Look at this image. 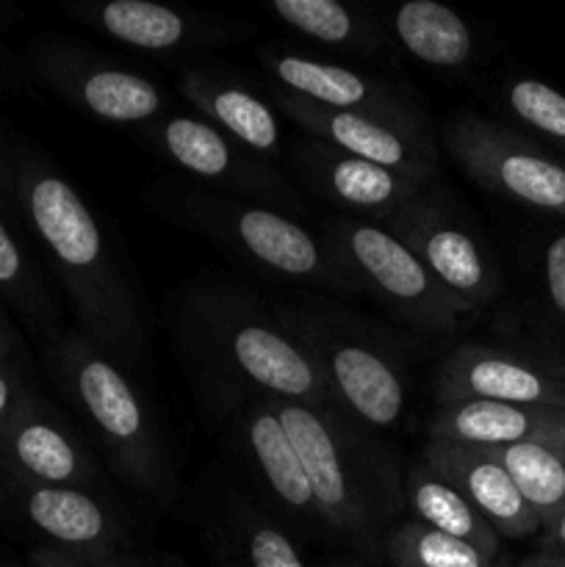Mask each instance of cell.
<instances>
[{
	"mask_svg": "<svg viewBox=\"0 0 565 567\" xmlns=\"http://www.w3.org/2000/svg\"><path fill=\"white\" fill-rule=\"evenodd\" d=\"M14 169L20 221L59 277L78 330L122 369L138 365L147 352L142 305L103 221L64 172L31 144L14 147Z\"/></svg>",
	"mask_w": 565,
	"mask_h": 567,
	"instance_id": "6da1fadb",
	"label": "cell"
},
{
	"mask_svg": "<svg viewBox=\"0 0 565 567\" xmlns=\"http://www.w3.org/2000/svg\"><path fill=\"white\" fill-rule=\"evenodd\" d=\"M175 332L183 360L214 410L230 415L249 396L336 408L277 310L244 288L219 282L188 291Z\"/></svg>",
	"mask_w": 565,
	"mask_h": 567,
	"instance_id": "7a4b0ae2",
	"label": "cell"
},
{
	"mask_svg": "<svg viewBox=\"0 0 565 567\" xmlns=\"http://www.w3.org/2000/svg\"><path fill=\"white\" fill-rule=\"evenodd\" d=\"M269 404L297 446L327 537L352 559L380 565L382 540L404 513L402 471L391 449L336 408L286 399Z\"/></svg>",
	"mask_w": 565,
	"mask_h": 567,
	"instance_id": "3957f363",
	"label": "cell"
},
{
	"mask_svg": "<svg viewBox=\"0 0 565 567\" xmlns=\"http://www.w3.org/2000/svg\"><path fill=\"white\" fill-rule=\"evenodd\" d=\"M44 365L111 471L158 507H172L181 491L172 452L127 371L81 330H61L44 341Z\"/></svg>",
	"mask_w": 565,
	"mask_h": 567,
	"instance_id": "277c9868",
	"label": "cell"
},
{
	"mask_svg": "<svg viewBox=\"0 0 565 567\" xmlns=\"http://www.w3.org/2000/svg\"><path fill=\"white\" fill-rule=\"evenodd\" d=\"M277 316L347 419L369 432L399 424L408 391L404 358L391 336L325 299L282 305Z\"/></svg>",
	"mask_w": 565,
	"mask_h": 567,
	"instance_id": "5b68a950",
	"label": "cell"
},
{
	"mask_svg": "<svg viewBox=\"0 0 565 567\" xmlns=\"http://www.w3.org/2000/svg\"><path fill=\"white\" fill-rule=\"evenodd\" d=\"M175 214L194 230L282 280L325 288L330 293H363L325 238L282 210L214 192H181Z\"/></svg>",
	"mask_w": 565,
	"mask_h": 567,
	"instance_id": "8992f818",
	"label": "cell"
},
{
	"mask_svg": "<svg viewBox=\"0 0 565 567\" xmlns=\"http://www.w3.org/2000/svg\"><path fill=\"white\" fill-rule=\"evenodd\" d=\"M321 238L358 280L360 291L386 305L415 336L449 338L474 313L377 219L332 216L321 227Z\"/></svg>",
	"mask_w": 565,
	"mask_h": 567,
	"instance_id": "52a82bcc",
	"label": "cell"
},
{
	"mask_svg": "<svg viewBox=\"0 0 565 567\" xmlns=\"http://www.w3.org/2000/svg\"><path fill=\"white\" fill-rule=\"evenodd\" d=\"M443 144L485 192L565 219V161L524 131L463 111L443 127Z\"/></svg>",
	"mask_w": 565,
	"mask_h": 567,
	"instance_id": "ba28073f",
	"label": "cell"
},
{
	"mask_svg": "<svg viewBox=\"0 0 565 567\" xmlns=\"http://www.w3.org/2000/svg\"><path fill=\"white\" fill-rule=\"evenodd\" d=\"M25 72L92 120L150 125L166 114L164 89L64 37H37L22 53Z\"/></svg>",
	"mask_w": 565,
	"mask_h": 567,
	"instance_id": "9c48e42d",
	"label": "cell"
},
{
	"mask_svg": "<svg viewBox=\"0 0 565 567\" xmlns=\"http://www.w3.org/2000/svg\"><path fill=\"white\" fill-rule=\"evenodd\" d=\"M138 136L164 161L199 183H208L225 197L269 205L282 214H305L297 192L271 161L249 153L238 142L197 114H172L150 122Z\"/></svg>",
	"mask_w": 565,
	"mask_h": 567,
	"instance_id": "30bf717a",
	"label": "cell"
},
{
	"mask_svg": "<svg viewBox=\"0 0 565 567\" xmlns=\"http://www.w3.org/2000/svg\"><path fill=\"white\" fill-rule=\"evenodd\" d=\"M377 221L413 249L432 277L471 310L485 308L502 293V269L491 247L460 219L438 186Z\"/></svg>",
	"mask_w": 565,
	"mask_h": 567,
	"instance_id": "8fae6325",
	"label": "cell"
},
{
	"mask_svg": "<svg viewBox=\"0 0 565 567\" xmlns=\"http://www.w3.org/2000/svg\"><path fill=\"white\" fill-rule=\"evenodd\" d=\"M6 520H17L50 548L81 557H120L131 554L133 532L122 507L92 487L39 485L0 471Z\"/></svg>",
	"mask_w": 565,
	"mask_h": 567,
	"instance_id": "7c38bea8",
	"label": "cell"
},
{
	"mask_svg": "<svg viewBox=\"0 0 565 567\" xmlns=\"http://www.w3.org/2000/svg\"><path fill=\"white\" fill-rule=\"evenodd\" d=\"M435 402L438 408L499 402L565 410V371L530 352L463 343L438 365Z\"/></svg>",
	"mask_w": 565,
	"mask_h": 567,
	"instance_id": "4fadbf2b",
	"label": "cell"
},
{
	"mask_svg": "<svg viewBox=\"0 0 565 567\" xmlns=\"http://www.w3.org/2000/svg\"><path fill=\"white\" fill-rule=\"evenodd\" d=\"M75 20L131 50L158 55L225 48L253 33L244 20L210 11L177 9L153 0H78L66 6Z\"/></svg>",
	"mask_w": 565,
	"mask_h": 567,
	"instance_id": "5bb4252c",
	"label": "cell"
},
{
	"mask_svg": "<svg viewBox=\"0 0 565 567\" xmlns=\"http://www.w3.org/2000/svg\"><path fill=\"white\" fill-rule=\"evenodd\" d=\"M271 105L308 138L404 177L438 186V150L432 133H413L363 114L321 109L302 97L271 89Z\"/></svg>",
	"mask_w": 565,
	"mask_h": 567,
	"instance_id": "9a60e30c",
	"label": "cell"
},
{
	"mask_svg": "<svg viewBox=\"0 0 565 567\" xmlns=\"http://www.w3.org/2000/svg\"><path fill=\"white\" fill-rule=\"evenodd\" d=\"M230 443L288 526L327 537L302 460L269 399L249 396L230 410Z\"/></svg>",
	"mask_w": 565,
	"mask_h": 567,
	"instance_id": "2e32d148",
	"label": "cell"
},
{
	"mask_svg": "<svg viewBox=\"0 0 565 567\" xmlns=\"http://www.w3.org/2000/svg\"><path fill=\"white\" fill-rule=\"evenodd\" d=\"M258 59L264 70L275 78L277 89L294 94V97H302L308 103L321 105V109L371 116V120L402 127V131L432 133L419 105L393 83L380 81L374 75H363V72L349 70V66L332 64V61L286 53V50L277 48L260 50Z\"/></svg>",
	"mask_w": 565,
	"mask_h": 567,
	"instance_id": "e0dca14e",
	"label": "cell"
},
{
	"mask_svg": "<svg viewBox=\"0 0 565 567\" xmlns=\"http://www.w3.org/2000/svg\"><path fill=\"white\" fill-rule=\"evenodd\" d=\"M0 471L39 485L103 491V471L92 449L39 393L0 432Z\"/></svg>",
	"mask_w": 565,
	"mask_h": 567,
	"instance_id": "ac0fdd59",
	"label": "cell"
},
{
	"mask_svg": "<svg viewBox=\"0 0 565 567\" xmlns=\"http://www.w3.org/2000/svg\"><path fill=\"white\" fill-rule=\"evenodd\" d=\"M291 166L316 197L366 219H382L432 188L308 136L294 144Z\"/></svg>",
	"mask_w": 565,
	"mask_h": 567,
	"instance_id": "d6986e66",
	"label": "cell"
},
{
	"mask_svg": "<svg viewBox=\"0 0 565 567\" xmlns=\"http://www.w3.org/2000/svg\"><path fill=\"white\" fill-rule=\"evenodd\" d=\"M421 460L458 487L502 540H530L541 535V518L496 452L427 441Z\"/></svg>",
	"mask_w": 565,
	"mask_h": 567,
	"instance_id": "ffe728a7",
	"label": "cell"
},
{
	"mask_svg": "<svg viewBox=\"0 0 565 567\" xmlns=\"http://www.w3.org/2000/svg\"><path fill=\"white\" fill-rule=\"evenodd\" d=\"M177 92L197 111V116L219 127L249 153L266 161L280 158L282 127L277 109L242 78L210 64L183 66L177 75Z\"/></svg>",
	"mask_w": 565,
	"mask_h": 567,
	"instance_id": "44dd1931",
	"label": "cell"
},
{
	"mask_svg": "<svg viewBox=\"0 0 565 567\" xmlns=\"http://www.w3.org/2000/svg\"><path fill=\"white\" fill-rule=\"evenodd\" d=\"M427 432H430V441L499 452V449L521 446V443L565 441V410L460 402L438 408Z\"/></svg>",
	"mask_w": 565,
	"mask_h": 567,
	"instance_id": "7402d4cb",
	"label": "cell"
},
{
	"mask_svg": "<svg viewBox=\"0 0 565 567\" xmlns=\"http://www.w3.org/2000/svg\"><path fill=\"white\" fill-rule=\"evenodd\" d=\"M222 567H310L282 524L242 493H227L216 524Z\"/></svg>",
	"mask_w": 565,
	"mask_h": 567,
	"instance_id": "603a6c76",
	"label": "cell"
},
{
	"mask_svg": "<svg viewBox=\"0 0 565 567\" xmlns=\"http://www.w3.org/2000/svg\"><path fill=\"white\" fill-rule=\"evenodd\" d=\"M404 509L410 520L424 524L430 529L443 532L449 537L469 543L491 557H502V537L487 526V520L465 502L463 493L449 485L438 471H432L424 460H410L402 471Z\"/></svg>",
	"mask_w": 565,
	"mask_h": 567,
	"instance_id": "cb8c5ba5",
	"label": "cell"
},
{
	"mask_svg": "<svg viewBox=\"0 0 565 567\" xmlns=\"http://www.w3.org/2000/svg\"><path fill=\"white\" fill-rule=\"evenodd\" d=\"M399 48L432 70L460 72L474 59V33L469 22L438 0H408L391 14Z\"/></svg>",
	"mask_w": 565,
	"mask_h": 567,
	"instance_id": "d4e9b609",
	"label": "cell"
},
{
	"mask_svg": "<svg viewBox=\"0 0 565 567\" xmlns=\"http://www.w3.org/2000/svg\"><path fill=\"white\" fill-rule=\"evenodd\" d=\"M269 11L299 37L347 53H377L388 33L369 6L343 0H271Z\"/></svg>",
	"mask_w": 565,
	"mask_h": 567,
	"instance_id": "484cf974",
	"label": "cell"
},
{
	"mask_svg": "<svg viewBox=\"0 0 565 567\" xmlns=\"http://www.w3.org/2000/svg\"><path fill=\"white\" fill-rule=\"evenodd\" d=\"M14 227L9 216L0 214V302L9 313L20 316L42 341H50L61 332V313Z\"/></svg>",
	"mask_w": 565,
	"mask_h": 567,
	"instance_id": "4316f807",
	"label": "cell"
},
{
	"mask_svg": "<svg viewBox=\"0 0 565 567\" xmlns=\"http://www.w3.org/2000/svg\"><path fill=\"white\" fill-rule=\"evenodd\" d=\"M507 559V554L491 557L410 518L397 520L380 546L382 567H502Z\"/></svg>",
	"mask_w": 565,
	"mask_h": 567,
	"instance_id": "83f0119b",
	"label": "cell"
},
{
	"mask_svg": "<svg viewBox=\"0 0 565 567\" xmlns=\"http://www.w3.org/2000/svg\"><path fill=\"white\" fill-rule=\"evenodd\" d=\"M499 460L521 487L541 524L565 509V441H537L499 449Z\"/></svg>",
	"mask_w": 565,
	"mask_h": 567,
	"instance_id": "f1b7e54d",
	"label": "cell"
},
{
	"mask_svg": "<svg viewBox=\"0 0 565 567\" xmlns=\"http://www.w3.org/2000/svg\"><path fill=\"white\" fill-rule=\"evenodd\" d=\"M502 109L518 131L565 161V92L541 78H510L499 89Z\"/></svg>",
	"mask_w": 565,
	"mask_h": 567,
	"instance_id": "f546056e",
	"label": "cell"
},
{
	"mask_svg": "<svg viewBox=\"0 0 565 567\" xmlns=\"http://www.w3.org/2000/svg\"><path fill=\"white\" fill-rule=\"evenodd\" d=\"M28 565L31 567H158L150 563L147 557H136V554H120V557H81V554L61 551V548L39 546L28 554Z\"/></svg>",
	"mask_w": 565,
	"mask_h": 567,
	"instance_id": "4dcf8cb0",
	"label": "cell"
},
{
	"mask_svg": "<svg viewBox=\"0 0 565 567\" xmlns=\"http://www.w3.org/2000/svg\"><path fill=\"white\" fill-rule=\"evenodd\" d=\"M543 291H546L548 308L557 319L565 321V233H557L543 247Z\"/></svg>",
	"mask_w": 565,
	"mask_h": 567,
	"instance_id": "1f68e13d",
	"label": "cell"
},
{
	"mask_svg": "<svg viewBox=\"0 0 565 567\" xmlns=\"http://www.w3.org/2000/svg\"><path fill=\"white\" fill-rule=\"evenodd\" d=\"M37 380L9 363H0V432L37 396Z\"/></svg>",
	"mask_w": 565,
	"mask_h": 567,
	"instance_id": "d6a6232c",
	"label": "cell"
},
{
	"mask_svg": "<svg viewBox=\"0 0 565 567\" xmlns=\"http://www.w3.org/2000/svg\"><path fill=\"white\" fill-rule=\"evenodd\" d=\"M17 17H20V11L14 6L0 3V94H17L31 83L22 59L6 42V28L14 25Z\"/></svg>",
	"mask_w": 565,
	"mask_h": 567,
	"instance_id": "836d02e7",
	"label": "cell"
},
{
	"mask_svg": "<svg viewBox=\"0 0 565 567\" xmlns=\"http://www.w3.org/2000/svg\"><path fill=\"white\" fill-rule=\"evenodd\" d=\"M0 363H9L14 369L25 371L28 377L37 380V369H33L31 352H28V343L22 338V332L17 330L14 319L6 310V305L0 302Z\"/></svg>",
	"mask_w": 565,
	"mask_h": 567,
	"instance_id": "e575fe53",
	"label": "cell"
},
{
	"mask_svg": "<svg viewBox=\"0 0 565 567\" xmlns=\"http://www.w3.org/2000/svg\"><path fill=\"white\" fill-rule=\"evenodd\" d=\"M14 147L6 133H0V214L9 216L14 225L20 221V208H17V169H14Z\"/></svg>",
	"mask_w": 565,
	"mask_h": 567,
	"instance_id": "d590c367",
	"label": "cell"
},
{
	"mask_svg": "<svg viewBox=\"0 0 565 567\" xmlns=\"http://www.w3.org/2000/svg\"><path fill=\"white\" fill-rule=\"evenodd\" d=\"M537 540H541V551L563 554L565 557V509L557 515V518H552L546 526H543Z\"/></svg>",
	"mask_w": 565,
	"mask_h": 567,
	"instance_id": "8d00e7d4",
	"label": "cell"
},
{
	"mask_svg": "<svg viewBox=\"0 0 565 567\" xmlns=\"http://www.w3.org/2000/svg\"><path fill=\"white\" fill-rule=\"evenodd\" d=\"M515 567H565V557H563V554L541 551V548H537L535 554L524 557Z\"/></svg>",
	"mask_w": 565,
	"mask_h": 567,
	"instance_id": "74e56055",
	"label": "cell"
},
{
	"mask_svg": "<svg viewBox=\"0 0 565 567\" xmlns=\"http://www.w3.org/2000/svg\"><path fill=\"white\" fill-rule=\"evenodd\" d=\"M332 567H371V565H366V563H360V559H341V563H336Z\"/></svg>",
	"mask_w": 565,
	"mask_h": 567,
	"instance_id": "f35d334b",
	"label": "cell"
},
{
	"mask_svg": "<svg viewBox=\"0 0 565 567\" xmlns=\"http://www.w3.org/2000/svg\"><path fill=\"white\" fill-rule=\"evenodd\" d=\"M0 520H6V498H3V491H0Z\"/></svg>",
	"mask_w": 565,
	"mask_h": 567,
	"instance_id": "ab89813d",
	"label": "cell"
},
{
	"mask_svg": "<svg viewBox=\"0 0 565 567\" xmlns=\"http://www.w3.org/2000/svg\"><path fill=\"white\" fill-rule=\"evenodd\" d=\"M158 567H183L181 563H170V559H166V563H161Z\"/></svg>",
	"mask_w": 565,
	"mask_h": 567,
	"instance_id": "60d3db41",
	"label": "cell"
},
{
	"mask_svg": "<svg viewBox=\"0 0 565 567\" xmlns=\"http://www.w3.org/2000/svg\"><path fill=\"white\" fill-rule=\"evenodd\" d=\"M502 567H513V565H510V559H507V563H504V565H502Z\"/></svg>",
	"mask_w": 565,
	"mask_h": 567,
	"instance_id": "b9f144b4",
	"label": "cell"
},
{
	"mask_svg": "<svg viewBox=\"0 0 565 567\" xmlns=\"http://www.w3.org/2000/svg\"><path fill=\"white\" fill-rule=\"evenodd\" d=\"M0 567H3V565H0Z\"/></svg>",
	"mask_w": 565,
	"mask_h": 567,
	"instance_id": "7bdbcfd3",
	"label": "cell"
}]
</instances>
